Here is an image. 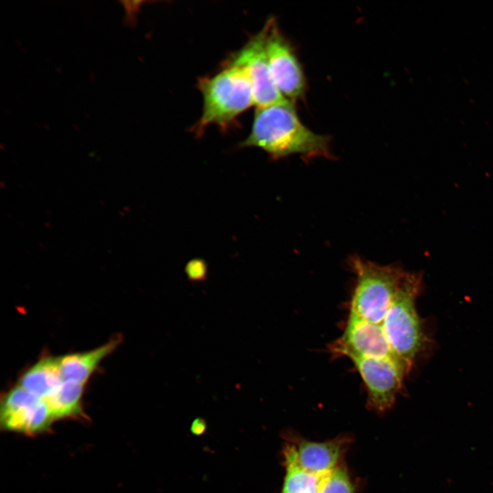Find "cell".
<instances>
[{"label": "cell", "mask_w": 493, "mask_h": 493, "mask_svg": "<svg viewBox=\"0 0 493 493\" xmlns=\"http://www.w3.org/2000/svg\"><path fill=\"white\" fill-rule=\"evenodd\" d=\"M241 147H257L274 159L299 154L304 159L333 157L330 138L300 121L294 102L256 108L251 132Z\"/></svg>", "instance_id": "1"}, {"label": "cell", "mask_w": 493, "mask_h": 493, "mask_svg": "<svg viewBox=\"0 0 493 493\" xmlns=\"http://www.w3.org/2000/svg\"><path fill=\"white\" fill-rule=\"evenodd\" d=\"M198 87L203 97V109L194 126L197 134L212 124L227 127L254 105L251 82L245 72L234 65L227 64L217 74L200 79Z\"/></svg>", "instance_id": "2"}, {"label": "cell", "mask_w": 493, "mask_h": 493, "mask_svg": "<svg viewBox=\"0 0 493 493\" xmlns=\"http://www.w3.org/2000/svg\"><path fill=\"white\" fill-rule=\"evenodd\" d=\"M268 27L269 19L257 34L231 55L227 64L240 67L246 74L252 86L256 108L292 101L280 92L270 73L266 49Z\"/></svg>", "instance_id": "3"}, {"label": "cell", "mask_w": 493, "mask_h": 493, "mask_svg": "<svg viewBox=\"0 0 493 493\" xmlns=\"http://www.w3.org/2000/svg\"><path fill=\"white\" fill-rule=\"evenodd\" d=\"M266 49L270 73L278 90L293 102L301 98L306 87L303 71L293 48L273 18H269Z\"/></svg>", "instance_id": "4"}, {"label": "cell", "mask_w": 493, "mask_h": 493, "mask_svg": "<svg viewBox=\"0 0 493 493\" xmlns=\"http://www.w3.org/2000/svg\"><path fill=\"white\" fill-rule=\"evenodd\" d=\"M54 420L46 401L20 385L6 393L1 401V422L6 430L38 434L47 431Z\"/></svg>", "instance_id": "5"}, {"label": "cell", "mask_w": 493, "mask_h": 493, "mask_svg": "<svg viewBox=\"0 0 493 493\" xmlns=\"http://www.w3.org/2000/svg\"><path fill=\"white\" fill-rule=\"evenodd\" d=\"M290 443L298 464L316 475H324L337 468L351 442L346 435L333 439L315 442L302 438H293Z\"/></svg>", "instance_id": "6"}, {"label": "cell", "mask_w": 493, "mask_h": 493, "mask_svg": "<svg viewBox=\"0 0 493 493\" xmlns=\"http://www.w3.org/2000/svg\"><path fill=\"white\" fill-rule=\"evenodd\" d=\"M120 342L114 338L90 351L60 357V370L64 380L75 381L84 384L100 362L112 352Z\"/></svg>", "instance_id": "7"}, {"label": "cell", "mask_w": 493, "mask_h": 493, "mask_svg": "<svg viewBox=\"0 0 493 493\" xmlns=\"http://www.w3.org/2000/svg\"><path fill=\"white\" fill-rule=\"evenodd\" d=\"M62 381L60 357H47L39 360L22 375L19 385L45 400Z\"/></svg>", "instance_id": "8"}, {"label": "cell", "mask_w": 493, "mask_h": 493, "mask_svg": "<svg viewBox=\"0 0 493 493\" xmlns=\"http://www.w3.org/2000/svg\"><path fill=\"white\" fill-rule=\"evenodd\" d=\"M283 460L286 474L281 493H318L323 475H314L301 467L290 444L283 449Z\"/></svg>", "instance_id": "9"}, {"label": "cell", "mask_w": 493, "mask_h": 493, "mask_svg": "<svg viewBox=\"0 0 493 493\" xmlns=\"http://www.w3.org/2000/svg\"><path fill=\"white\" fill-rule=\"evenodd\" d=\"M83 383L64 380L45 399L54 420L77 416L81 412Z\"/></svg>", "instance_id": "10"}, {"label": "cell", "mask_w": 493, "mask_h": 493, "mask_svg": "<svg viewBox=\"0 0 493 493\" xmlns=\"http://www.w3.org/2000/svg\"><path fill=\"white\" fill-rule=\"evenodd\" d=\"M318 493H355V487L347 470L338 466L322 476Z\"/></svg>", "instance_id": "11"}, {"label": "cell", "mask_w": 493, "mask_h": 493, "mask_svg": "<svg viewBox=\"0 0 493 493\" xmlns=\"http://www.w3.org/2000/svg\"><path fill=\"white\" fill-rule=\"evenodd\" d=\"M186 273L192 281L199 282L207 277V266L201 260L196 259L190 261L186 266Z\"/></svg>", "instance_id": "12"}, {"label": "cell", "mask_w": 493, "mask_h": 493, "mask_svg": "<svg viewBox=\"0 0 493 493\" xmlns=\"http://www.w3.org/2000/svg\"><path fill=\"white\" fill-rule=\"evenodd\" d=\"M206 428V424L203 419L201 418H196L191 426L192 433L199 435L204 432Z\"/></svg>", "instance_id": "13"}]
</instances>
